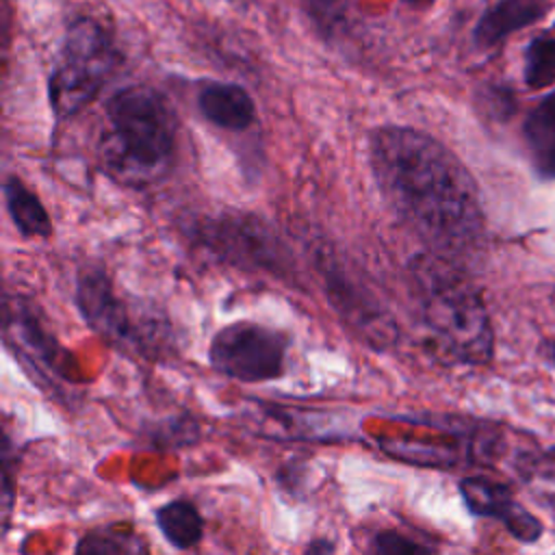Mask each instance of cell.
I'll return each mask as SVG.
<instances>
[{
    "instance_id": "obj_21",
    "label": "cell",
    "mask_w": 555,
    "mask_h": 555,
    "mask_svg": "<svg viewBox=\"0 0 555 555\" xmlns=\"http://www.w3.org/2000/svg\"><path fill=\"white\" fill-rule=\"evenodd\" d=\"M551 360H553V366H555V343H551Z\"/></svg>"
},
{
    "instance_id": "obj_5",
    "label": "cell",
    "mask_w": 555,
    "mask_h": 555,
    "mask_svg": "<svg viewBox=\"0 0 555 555\" xmlns=\"http://www.w3.org/2000/svg\"><path fill=\"white\" fill-rule=\"evenodd\" d=\"M76 306L82 321L108 343L152 358L163 349L167 336L165 325L152 312L134 319V308L117 295L108 273L100 264H85L78 271Z\"/></svg>"
},
{
    "instance_id": "obj_3",
    "label": "cell",
    "mask_w": 555,
    "mask_h": 555,
    "mask_svg": "<svg viewBox=\"0 0 555 555\" xmlns=\"http://www.w3.org/2000/svg\"><path fill=\"white\" fill-rule=\"evenodd\" d=\"M408 271L421 321L436 347L464 364L490 362L494 336L488 310L449 256L416 254Z\"/></svg>"
},
{
    "instance_id": "obj_12",
    "label": "cell",
    "mask_w": 555,
    "mask_h": 555,
    "mask_svg": "<svg viewBox=\"0 0 555 555\" xmlns=\"http://www.w3.org/2000/svg\"><path fill=\"white\" fill-rule=\"evenodd\" d=\"M548 0H499L475 26V41L483 48L499 43L509 33L538 22L546 13Z\"/></svg>"
},
{
    "instance_id": "obj_13",
    "label": "cell",
    "mask_w": 555,
    "mask_h": 555,
    "mask_svg": "<svg viewBox=\"0 0 555 555\" xmlns=\"http://www.w3.org/2000/svg\"><path fill=\"white\" fill-rule=\"evenodd\" d=\"M2 195L7 212L15 225V230L22 236H50L52 234V221L37 197L35 191H30L22 178L7 176L2 182Z\"/></svg>"
},
{
    "instance_id": "obj_16",
    "label": "cell",
    "mask_w": 555,
    "mask_h": 555,
    "mask_svg": "<svg viewBox=\"0 0 555 555\" xmlns=\"http://www.w3.org/2000/svg\"><path fill=\"white\" fill-rule=\"evenodd\" d=\"M76 553H95V555H106V553H145L147 544L143 542L141 535H134L126 527H100L89 533H85L76 548Z\"/></svg>"
},
{
    "instance_id": "obj_20",
    "label": "cell",
    "mask_w": 555,
    "mask_h": 555,
    "mask_svg": "<svg viewBox=\"0 0 555 555\" xmlns=\"http://www.w3.org/2000/svg\"><path fill=\"white\" fill-rule=\"evenodd\" d=\"M308 553H332L334 551V544H330L327 540H314L306 546Z\"/></svg>"
},
{
    "instance_id": "obj_4",
    "label": "cell",
    "mask_w": 555,
    "mask_h": 555,
    "mask_svg": "<svg viewBox=\"0 0 555 555\" xmlns=\"http://www.w3.org/2000/svg\"><path fill=\"white\" fill-rule=\"evenodd\" d=\"M104 28L80 17L69 24L59 59L48 78V100L56 119H67L89 106L117 65Z\"/></svg>"
},
{
    "instance_id": "obj_7",
    "label": "cell",
    "mask_w": 555,
    "mask_h": 555,
    "mask_svg": "<svg viewBox=\"0 0 555 555\" xmlns=\"http://www.w3.org/2000/svg\"><path fill=\"white\" fill-rule=\"evenodd\" d=\"M288 338L280 330L254 321L221 327L208 345L210 366L236 382L260 384L284 375Z\"/></svg>"
},
{
    "instance_id": "obj_8",
    "label": "cell",
    "mask_w": 555,
    "mask_h": 555,
    "mask_svg": "<svg viewBox=\"0 0 555 555\" xmlns=\"http://www.w3.org/2000/svg\"><path fill=\"white\" fill-rule=\"evenodd\" d=\"M4 336L15 356L43 379L72 382L67 353L46 327L37 304L20 293L4 295Z\"/></svg>"
},
{
    "instance_id": "obj_6",
    "label": "cell",
    "mask_w": 555,
    "mask_h": 555,
    "mask_svg": "<svg viewBox=\"0 0 555 555\" xmlns=\"http://www.w3.org/2000/svg\"><path fill=\"white\" fill-rule=\"evenodd\" d=\"M191 232L199 247L228 264L273 275L288 271L286 247L256 215L221 212L217 217H204L193 223Z\"/></svg>"
},
{
    "instance_id": "obj_1",
    "label": "cell",
    "mask_w": 555,
    "mask_h": 555,
    "mask_svg": "<svg viewBox=\"0 0 555 555\" xmlns=\"http://www.w3.org/2000/svg\"><path fill=\"white\" fill-rule=\"evenodd\" d=\"M369 163L388 208L431 251L464 254L481 241L477 184L438 139L408 126L375 128L369 137Z\"/></svg>"
},
{
    "instance_id": "obj_15",
    "label": "cell",
    "mask_w": 555,
    "mask_h": 555,
    "mask_svg": "<svg viewBox=\"0 0 555 555\" xmlns=\"http://www.w3.org/2000/svg\"><path fill=\"white\" fill-rule=\"evenodd\" d=\"M527 141L538 167L555 176V93L542 100L525 124Z\"/></svg>"
},
{
    "instance_id": "obj_18",
    "label": "cell",
    "mask_w": 555,
    "mask_h": 555,
    "mask_svg": "<svg viewBox=\"0 0 555 555\" xmlns=\"http://www.w3.org/2000/svg\"><path fill=\"white\" fill-rule=\"evenodd\" d=\"M373 553H382V555H401V553H429L431 546L421 544L418 540H412L399 531L386 529L375 533V538L371 540L369 546Z\"/></svg>"
},
{
    "instance_id": "obj_10",
    "label": "cell",
    "mask_w": 555,
    "mask_h": 555,
    "mask_svg": "<svg viewBox=\"0 0 555 555\" xmlns=\"http://www.w3.org/2000/svg\"><path fill=\"white\" fill-rule=\"evenodd\" d=\"M460 494L475 516L499 518L514 538L522 542H535L540 538V520L514 499L505 483L488 477H464L460 481Z\"/></svg>"
},
{
    "instance_id": "obj_2",
    "label": "cell",
    "mask_w": 555,
    "mask_h": 555,
    "mask_svg": "<svg viewBox=\"0 0 555 555\" xmlns=\"http://www.w3.org/2000/svg\"><path fill=\"white\" fill-rule=\"evenodd\" d=\"M108 128L100 139L104 171L124 186L165 180L178 152V119L163 93L130 85L106 100Z\"/></svg>"
},
{
    "instance_id": "obj_17",
    "label": "cell",
    "mask_w": 555,
    "mask_h": 555,
    "mask_svg": "<svg viewBox=\"0 0 555 555\" xmlns=\"http://www.w3.org/2000/svg\"><path fill=\"white\" fill-rule=\"evenodd\" d=\"M525 82L531 89L555 85V39L535 37L525 52Z\"/></svg>"
},
{
    "instance_id": "obj_11",
    "label": "cell",
    "mask_w": 555,
    "mask_h": 555,
    "mask_svg": "<svg viewBox=\"0 0 555 555\" xmlns=\"http://www.w3.org/2000/svg\"><path fill=\"white\" fill-rule=\"evenodd\" d=\"M197 108L206 121L230 132H243L256 121L251 95L234 82H204L197 91Z\"/></svg>"
},
{
    "instance_id": "obj_19",
    "label": "cell",
    "mask_w": 555,
    "mask_h": 555,
    "mask_svg": "<svg viewBox=\"0 0 555 555\" xmlns=\"http://www.w3.org/2000/svg\"><path fill=\"white\" fill-rule=\"evenodd\" d=\"M321 28L336 26L345 15V0H301Z\"/></svg>"
},
{
    "instance_id": "obj_9",
    "label": "cell",
    "mask_w": 555,
    "mask_h": 555,
    "mask_svg": "<svg viewBox=\"0 0 555 555\" xmlns=\"http://www.w3.org/2000/svg\"><path fill=\"white\" fill-rule=\"evenodd\" d=\"M319 269L325 282L327 299L345 317V321L356 327L369 343L373 345H388L395 338V325L390 314L379 306L377 297L356 284L353 275L345 271L343 264L330 254L321 256Z\"/></svg>"
},
{
    "instance_id": "obj_14",
    "label": "cell",
    "mask_w": 555,
    "mask_h": 555,
    "mask_svg": "<svg viewBox=\"0 0 555 555\" xmlns=\"http://www.w3.org/2000/svg\"><path fill=\"white\" fill-rule=\"evenodd\" d=\"M154 518L158 531L173 548H193L204 538V518L195 503L189 499H173L163 503L154 512Z\"/></svg>"
}]
</instances>
